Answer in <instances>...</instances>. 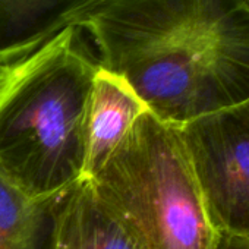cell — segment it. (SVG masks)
Listing matches in <instances>:
<instances>
[{"label": "cell", "instance_id": "cell-1", "mask_svg": "<svg viewBox=\"0 0 249 249\" xmlns=\"http://www.w3.org/2000/svg\"><path fill=\"white\" fill-rule=\"evenodd\" d=\"M65 27L166 123L249 100V0H84Z\"/></svg>", "mask_w": 249, "mask_h": 249}, {"label": "cell", "instance_id": "cell-2", "mask_svg": "<svg viewBox=\"0 0 249 249\" xmlns=\"http://www.w3.org/2000/svg\"><path fill=\"white\" fill-rule=\"evenodd\" d=\"M98 68L75 27L6 68L0 82V173L31 196L62 195L84 179Z\"/></svg>", "mask_w": 249, "mask_h": 249}, {"label": "cell", "instance_id": "cell-3", "mask_svg": "<svg viewBox=\"0 0 249 249\" xmlns=\"http://www.w3.org/2000/svg\"><path fill=\"white\" fill-rule=\"evenodd\" d=\"M88 180L147 249H214L218 234L175 124L145 111Z\"/></svg>", "mask_w": 249, "mask_h": 249}, {"label": "cell", "instance_id": "cell-4", "mask_svg": "<svg viewBox=\"0 0 249 249\" xmlns=\"http://www.w3.org/2000/svg\"><path fill=\"white\" fill-rule=\"evenodd\" d=\"M178 129L211 226L249 240V100Z\"/></svg>", "mask_w": 249, "mask_h": 249}, {"label": "cell", "instance_id": "cell-5", "mask_svg": "<svg viewBox=\"0 0 249 249\" xmlns=\"http://www.w3.org/2000/svg\"><path fill=\"white\" fill-rule=\"evenodd\" d=\"M52 249H147L138 231L88 179L63 198Z\"/></svg>", "mask_w": 249, "mask_h": 249}, {"label": "cell", "instance_id": "cell-6", "mask_svg": "<svg viewBox=\"0 0 249 249\" xmlns=\"http://www.w3.org/2000/svg\"><path fill=\"white\" fill-rule=\"evenodd\" d=\"M148 111L144 101L122 76L98 68L88 110V141L84 179H91Z\"/></svg>", "mask_w": 249, "mask_h": 249}, {"label": "cell", "instance_id": "cell-7", "mask_svg": "<svg viewBox=\"0 0 249 249\" xmlns=\"http://www.w3.org/2000/svg\"><path fill=\"white\" fill-rule=\"evenodd\" d=\"M84 0H0V63L30 56L59 31Z\"/></svg>", "mask_w": 249, "mask_h": 249}, {"label": "cell", "instance_id": "cell-8", "mask_svg": "<svg viewBox=\"0 0 249 249\" xmlns=\"http://www.w3.org/2000/svg\"><path fill=\"white\" fill-rule=\"evenodd\" d=\"M66 194L36 198L0 173V249H52Z\"/></svg>", "mask_w": 249, "mask_h": 249}, {"label": "cell", "instance_id": "cell-9", "mask_svg": "<svg viewBox=\"0 0 249 249\" xmlns=\"http://www.w3.org/2000/svg\"><path fill=\"white\" fill-rule=\"evenodd\" d=\"M214 249H249V240L229 234H218Z\"/></svg>", "mask_w": 249, "mask_h": 249}, {"label": "cell", "instance_id": "cell-10", "mask_svg": "<svg viewBox=\"0 0 249 249\" xmlns=\"http://www.w3.org/2000/svg\"><path fill=\"white\" fill-rule=\"evenodd\" d=\"M6 68H8V66H5V65H2V63H0V82H2V79H3V76H5Z\"/></svg>", "mask_w": 249, "mask_h": 249}]
</instances>
